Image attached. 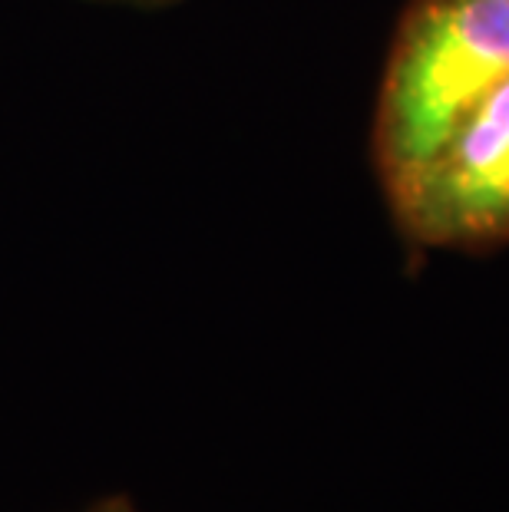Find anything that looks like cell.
<instances>
[{"label": "cell", "mask_w": 509, "mask_h": 512, "mask_svg": "<svg viewBox=\"0 0 509 512\" xmlns=\"http://www.w3.org/2000/svg\"><path fill=\"white\" fill-rule=\"evenodd\" d=\"M509 83V0H407L374 103L381 185L414 169L457 119Z\"/></svg>", "instance_id": "cell-1"}, {"label": "cell", "mask_w": 509, "mask_h": 512, "mask_svg": "<svg viewBox=\"0 0 509 512\" xmlns=\"http://www.w3.org/2000/svg\"><path fill=\"white\" fill-rule=\"evenodd\" d=\"M96 4H119V7H143V10H156V7L179 4V0H96Z\"/></svg>", "instance_id": "cell-3"}, {"label": "cell", "mask_w": 509, "mask_h": 512, "mask_svg": "<svg viewBox=\"0 0 509 512\" xmlns=\"http://www.w3.org/2000/svg\"><path fill=\"white\" fill-rule=\"evenodd\" d=\"M407 242L483 252L509 242V83L496 86L404 176L381 185Z\"/></svg>", "instance_id": "cell-2"}]
</instances>
